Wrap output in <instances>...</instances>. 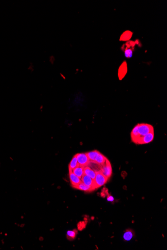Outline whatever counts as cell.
I'll return each instance as SVG.
<instances>
[{
  "label": "cell",
  "mask_w": 167,
  "mask_h": 250,
  "mask_svg": "<svg viewBox=\"0 0 167 250\" xmlns=\"http://www.w3.org/2000/svg\"><path fill=\"white\" fill-rule=\"evenodd\" d=\"M134 235V232L131 229H128L124 232L123 235V238L126 241H129L133 238Z\"/></svg>",
  "instance_id": "9a60e30c"
},
{
  "label": "cell",
  "mask_w": 167,
  "mask_h": 250,
  "mask_svg": "<svg viewBox=\"0 0 167 250\" xmlns=\"http://www.w3.org/2000/svg\"><path fill=\"white\" fill-rule=\"evenodd\" d=\"M106 159H107V158L104 155L102 154V153H100L98 155V156L97 157V158H96V159L94 162L96 163L98 165L101 166L105 163Z\"/></svg>",
  "instance_id": "5bb4252c"
},
{
  "label": "cell",
  "mask_w": 167,
  "mask_h": 250,
  "mask_svg": "<svg viewBox=\"0 0 167 250\" xmlns=\"http://www.w3.org/2000/svg\"><path fill=\"white\" fill-rule=\"evenodd\" d=\"M78 164L80 166L86 167L89 165L91 161L86 153H78L76 154Z\"/></svg>",
  "instance_id": "277c9868"
},
{
  "label": "cell",
  "mask_w": 167,
  "mask_h": 250,
  "mask_svg": "<svg viewBox=\"0 0 167 250\" xmlns=\"http://www.w3.org/2000/svg\"><path fill=\"white\" fill-rule=\"evenodd\" d=\"M100 171H101V173L104 175L106 177H107L108 179L111 177L112 174V168L110 162L107 158L105 163L101 165Z\"/></svg>",
  "instance_id": "3957f363"
},
{
  "label": "cell",
  "mask_w": 167,
  "mask_h": 250,
  "mask_svg": "<svg viewBox=\"0 0 167 250\" xmlns=\"http://www.w3.org/2000/svg\"><path fill=\"white\" fill-rule=\"evenodd\" d=\"M100 153L99 151H98V150H93L92 151L88 152L87 153H86V154L87 155L88 158L89 159L90 161L91 162H94L95 160L97 158V157L98 156V155Z\"/></svg>",
  "instance_id": "4fadbf2b"
},
{
  "label": "cell",
  "mask_w": 167,
  "mask_h": 250,
  "mask_svg": "<svg viewBox=\"0 0 167 250\" xmlns=\"http://www.w3.org/2000/svg\"><path fill=\"white\" fill-rule=\"evenodd\" d=\"M132 36V33L129 31H127L123 33L121 38V40L122 41H127L129 40Z\"/></svg>",
  "instance_id": "d6986e66"
},
{
  "label": "cell",
  "mask_w": 167,
  "mask_h": 250,
  "mask_svg": "<svg viewBox=\"0 0 167 250\" xmlns=\"http://www.w3.org/2000/svg\"><path fill=\"white\" fill-rule=\"evenodd\" d=\"M84 174L89 176L90 177L94 179L96 175V171H95L93 169L90 168L89 166H86L84 167Z\"/></svg>",
  "instance_id": "7c38bea8"
},
{
  "label": "cell",
  "mask_w": 167,
  "mask_h": 250,
  "mask_svg": "<svg viewBox=\"0 0 167 250\" xmlns=\"http://www.w3.org/2000/svg\"><path fill=\"white\" fill-rule=\"evenodd\" d=\"M138 124V131L140 138L147 134L149 132L154 131L153 127L152 125L150 124Z\"/></svg>",
  "instance_id": "7a4b0ae2"
},
{
  "label": "cell",
  "mask_w": 167,
  "mask_h": 250,
  "mask_svg": "<svg viewBox=\"0 0 167 250\" xmlns=\"http://www.w3.org/2000/svg\"><path fill=\"white\" fill-rule=\"evenodd\" d=\"M127 64L126 63H124L120 67L119 71V76L120 79H122L123 77L127 73Z\"/></svg>",
  "instance_id": "e0dca14e"
},
{
  "label": "cell",
  "mask_w": 167,
  "mask_h": 250,
  "mask_svg": "<svg viewBox=\"0 0 167 250\" xmlns=\"http://www.w3.org/2000/svg\"><path fill=\"white\" fill-rule=\"evenodd\" d=\"M69 178L70 182L73 188L77 186L81 182V178H80L76 175H75L72 171H69Z\"/></svg>",
  "instance_id": "52a82bcc"
},
{
  "label": "cell",
  "mask_w": 167,
  "mask_h": 250,
  "mask_svg": "<svg viewBox=\"0 0 167 250\" xmlns=\"http://www.w3.org/2000/svg\"><path fill=\"white\" fill-rule=\"evenodd\" d=\"M78 232L76 230H74L72 231H68L67 232V237L68 240L70 241H72L76 238Z\"/></svg>",
  "instance_id": "ac0fdd59"
},
{
  "label": "cell",
  "mask_w": 167,
  "mask_h": 250,
  "mask_svg": "<svg viewBox=\"0 0 167 250\" xmlns=\"http://www.w3.org/2000/svg\"><path fill=\"white\" fill-rule=\"evenodd\" d=\"M81 180L82 182H83L85 184L91 187V188H93L95 190L97 189L96 185L95 184L94 180L91 178V177H90L89 176L84 174L81 178Z\"/></svg>",
  "instance_id": "8992f818"
},
{
  "label": "cell",
  "mask_w": 167,
  "mask_h": 250,
  "mask_svg": "<svg viewBox=\"0 0 167 250\" xmlns=\"http://www.w3.org/2000/svg\"><path fill=\"white\" fill-rule=\"evenodd\" d=\"M127 44H128V46H127L125 49L124 54L126 58L130 59L132 57L133 54L134 48H131V46H134V43L133 41H129V43H127Z\"/></svg>",
  "instance_id": "ba28073f"
},
{
  "label": "cell",
  "mask_w": 167,
  "mask_h": 250,
  "mask_svg": "<svg viewBox=\"0 0 167 250\" xmlns=\"http://www.w3.org/2000/svg\"><path fill=\"white\" fill-rule=\"evenodd\" d=\"M94 180L96 188L97 189L99 188L106 184L108 181V178L101 173V171H96V176Z\"/></svg>",
  "instance_id": "6da1fadb"
},
{
  "label": "cell",
  "mask_w": 167,
  "mask_h": 250,
  "mask_svg": "<svg viewBox=\"0 0 167 250\" xmlns=\"http://www.w3.org/2000/svg\"><path fill=\"white\" fill-rule=\"evenodd\" d=\"M107 200L108 201H110V202H113V201H114V198L112 196H110L109 197H108Z\"/></svg>",
  "instance_id": "ffe728a7"
},
{
  "label": "cell",
  "mask_w": 167,
  "mask_h": 250,
  "mask_svg": "<svg viewBox=\"0 0 167 250\" xmlns=\"http://www.w3.org/2000/svg\"><path fill=\"white\" fill-rule=\"evenodd\" d=\"M138 129V124H137L134 127V129H133L131 134L132 140L133 142L136 144H137L138 141L140 139Z\"/></svg>",
  "instance_id": "30bf717a"
},
{
  "label": "cell",
  "mask_w": 167,
  "mask_h": 250,
  "mask_svg": "<svg viewBox=\"0 0 167 250\" xmlns=\"http://www.w3.org/2000/svg\"><path fill=\"white\" fill-rule=\"evenodd\" d=\"M74 188L76 189L80 190L81 191H84L85 192L90 193L94 191L95 190L90 186H87L84 184L83 182H81L77 186L75 187Z\"/></svg>",
  "instance_id": "9c48e42d"
},
{
  "label": "cell",
  "mask_w": 167,
  "mask_h": 250,
  "mask_svg": "<svg viewBox=\"0 0 167 250\" xmlns=\"http://www.w3.org/2000/svg\"><path fill=\"white\" fill-rule=\"evenodd\" d=\"M72 172L75 175L78 176V177L81 178L83 175L84 174V167L79 165L76 168L73 169Z\"/></svg>",
  "instance_id": "8fae6325"
},
{
  "label": "cell",
  "mask_w": 167,
  "mask_h": 250,
  "mask_svg": "<svg viewBox=\"0 0 167 250\" xmlns=\"http://www.w3.org/2000/svg\"><path fill=\"white\" fill-rule=\"evenodd\" d=\"M154 138V131H153L140 138L138 141L137 144H146L150 143L153 140Z\"/></svg>",
  "instance_id": "5b68a950"
},
{
  "label": "cell",
  "mask_w": 167,
  "mask_h": 250,
  "mask_svg": "<svg viewBox=\"0 0 167 250\" xmlns=\"http://www.w3.org/2000/svg\"><path fill=\"white\" fill-rule=\"evenodd\" d=\"M79 165L78 164V161H77L76 156V155H75L73 158H72V159L71 160V161L70 162L69 164V171H72L73 169L76 168Z\"/></svg>",
  "instance_id": "2e32d148"
}]
</instances>
